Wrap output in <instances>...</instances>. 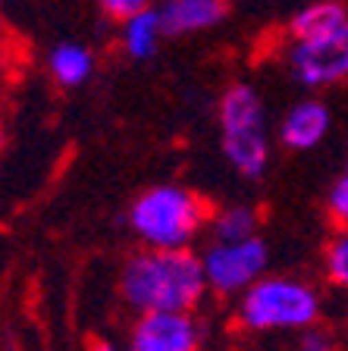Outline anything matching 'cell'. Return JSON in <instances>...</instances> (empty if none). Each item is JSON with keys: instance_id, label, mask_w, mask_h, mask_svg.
<instances>
[{"instance_id": "6da1fadb", "label": "cell", "mask_w": 348, "mask_h": 351, "mask_svg": "<svg viewBox=\"0 0 348 351\" xmlns=\"http://www.w3.org/2000/svg\"><path fill=\"white\" fill-rule=\"evenodd\" d=\"M207 295L201 254L192 248L135 251L119 270V298L141 311H195Z\"/></svg>"}, {"instance_id": "7a4b0ae2", "label": "cell", "mask_w": 348, "mask_h": 351, "mask_svg": "<svg viewBox=\"0 0 348 351\" xmlns=\"http://www.w3.org/2000/svg\"><path fill=\"white\" fill-rule=\"evenodd\" d=\"M207 201L176 182L151 185L132 201L126 223L145 248H192L207 229Z\"/></svg>"}, {"instance_id": "3957f363", "label": "cell", "mask_w": 348, "mask_h": 351, "mask_svg": "<svg viewBox=\"0 0 348 351\" xmlns=\"http://www.w3.org/2000/svg\"><path fill=\"white\" fill-rule=\"evenodd\" d=\"M323 314V298L308 279L267 276L254 279L235 298V326L251 336L301 332Z\"/></svg>"}, {"instance_id": "277c9868", "label": "cell", "mask_w": 348, "mask_h": 351, "mask_svg": "<svg viewBox=\"0 0 348 351\" xmlns=\"http://www.w3.org/2000/svg\"><path fill=\"white\" fill-rule=\"evenodd\" d=\"M220 147L229 167L245 179H261L270 167L267 110L257 88L235 82L220 97Z\"/></svg>"}, {"instance_id": "5b68a950", "label": "cell", "mask_w": 348, "mask_h": 351, "mask_svg": "<svg viewBox=\"0 0 348 351\" xmlns=\"http://www.w3.org/2000/svg\"><path fill=\"white\" fill-rule=\"evenodd\" d=\"M267 263H270V251L261 235L232 239V241L213 239L201 251L207 292L220 295V298H239L254 279H261L267 273Z\"/></svg>"}, {"instance_id": "8992f818", "label": "cell", "mask_w": 348, "mask_h": 351, "mask_svg": "<svg viewBox=\"0 0 348 351\" xmlns=\"http://www.w3.org/2000/svg\"><path fill=\"white\" fill-rule=\"evenodd\" d=\"M289 73L305 88H329L348 82V19L329 35L292 41L286 51Z\"/></svg>"}, {"instance_id": "52a82bcc", "label": "cell", "mask_w": 348, "mask_h": 351, "mask_svg": "<svg viewBox=\"0 0 348 351\" xmlns=\"http://www.w3.org/2000/svg\"><path fill=\"white\" fill-rule=\"evenodd\" d=\"M204 345V326L192 311H141L129 329L135 351H195Z\"/></svg>"}, {"instance_id": "ba28073f", "label": "cell", "mask_w": 348, "mask_h": 351, "mask_svg": "<svg viewBox=\"0 0 348 351\" xmlns=\"http://www.w3.org/2000/svg\"><path fill=\"white\" fill-rule=\"evenodd\" d=\"M329 125H333V113L327 104L320 97H305L286 110L279 123V141L289 151H311L329 135Z\"/></svg>"}, {"instance_id": "9c48e42d", "label": "cell", "mask_w": 348, "mask_h": 351, "mask_svg": "<svg viewBox=\"0 0 348 351\" xmlns=\"http://www.w3.org/2000/svg\"><path fill=\"white\" fill-rule=\"evenodd\" d=\"M157 10H160V19H163L167 35L207 32L217 22H223L226 13H229L226 0H163Z\"/></svg>"}, {"instance_id": "30bf717a", "label": "cell", "mask_w": 348, "mask_h": 351, "mask_svg": "<svg viewBox=\"0 0 348 351\" xmlns=\"http://www.w3.org/2000/svg\"><path fill=\"white\" fill-rule=\"evenodd\" d=\"M163 35H167V29H163L160 10H154V7L119 22V44H123V51L132 60H151L157 53Z\"/></svg>"}, {"instance_id": "8fae6325", "label": "cell", "mask_w": 348, "mask_h": 351, "mask_svg": "<svg viewBox=\"0 0 348 351\" xmlns=\"http://www.w3.org/2000/svg\"><path fill=\"white\" fill-rule=\"evenodd\" d=\"M348 19V7L342 0H317L298 10L289 22V41H311V38L329 35Z\"/></svg>"}, {"instance_id": "7c38bea8", "label": "cell", "mask_w": 348, "mask_h": 351, "mask_svg": "<svg viewBox=\"0 0 348 351\" xmlns=\"http://www.w3.org/2000/svg\"><path fill=\"white\" fill-rule=\"evenodd\" d=\"M47 69H51L54 82L60 88H79L95 73V53L88 51L85 44H76V41L57 44L47 53Z\"/></svg>"}, {"instance_id": "4fadbf2b", "label": "cell", "mask_w": 348, "mask_h": 351, "mask_svg": "<svg viewBox=\"0 0 348 351\" xmlns=\"http://www.w3.org/2000/svg\"><path fill=\"white\" fill-rule=\"evenodd\" d=\"M261 229V213L257 207L251 204H226V207H217L207 219V232L211 239H223V241H232V239H251L257 235Z\"/></svg>"}, {"instance_id": "5bb4252c", "label": "cell", "mask_w": 348, "mask_h": 351, "mask_svg": "<svg viewBox=\"0 0 348 351\" xmlns=\"http://www.w3.org/2000/svg\"><path fill=\"white\" fill-rule=\"evenodd\" d=\"M323 276L329 285L348 292V229H336L323 248Z\"/></svg>"}, {"instance_id": "9a60e30c", "label": "cell", "mask_w": 348, "mask_h": 351, "mask_svg": "<svg viewBox=\"0 0 348 351\" xmlns=\"http://www.w3.org/2000/svg\"><path fill=\"white\" fill-rule=\"evenodd\" d=\"M327 213L336 229H348V169L333 182L327 195Z\"/></svg>"}, {"instance_id": "2e32d148", "label": "cell", "mask_w": 348, "mask_h": 351, "mask_svg": "<svg viewBox=\"0 0 348 351\" xmlns=\"http://www.w3.org/2000/svg\"><path fill=\"white\" fill-rule=\"evenodd\" d=\"M148 7H154V0H101V10L116 22L129 19V16L141 13V10H148Z\"/></svg>"}, {"instance_id": "e0dca14e", "label": "cell", "mask_w": 348, "mask_h": 351, "mask_svg": "<svg viewBox=\"0 0 348 351\" xmlns=\"http://www.w3.org/2000/svg\"><path fill=\"white\" fill-rule=\"evenodd\" d=\"M298 348L301 351H327V348H333V336L314 323V326H308V329L298 332Z\"/></svg>"}, {"instance_id": "ac0fdd59", "label": "cell", "mask_w": 348, "mask_h": 351, "mask_svg": "<svg viewBox=\"0 0 348 351\" xmlns=\"http://www.w3.org/2000/svg\"><path fill=\"white\" fill-rule=\"evenodd\" d=\"M0 32H3V0H0Z\"/></svg>"}, {"instance_id": "d6986e66", "label": "cell", "mask_w": 348, "mask_h": 351, "mask_svg": "<svg viewBox=\"0 0 348 351\" xmlns=\"http://www.w3.org/2000/svg\"><path fill=\"white\" fill-rule=\"evenodd\" d=\"M0 147H3V129H0Z\"/></svg>"}]
</instances>
